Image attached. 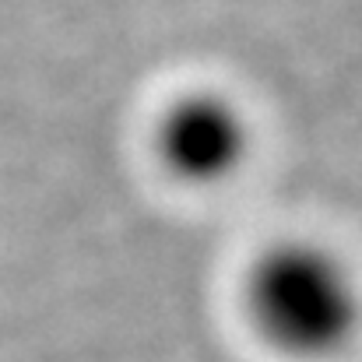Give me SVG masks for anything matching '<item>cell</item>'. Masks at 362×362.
I'll list each match as a JSON object with an SVG mask.
<instances>
[{
    "instance_id": "6da1fadb",
    "label": "cell",
    "mask_w": 362,
    "mask_h": 362,
    "mask_svg": "<svg viewBox=\"0 0 362 362\" xmlns=\"http://www.w3.org/2000/svg\"><path fill=\"white\" fill-rule=\"evenodd\" d=\"M240 310L271 356L338 362L362 341V271L324 236H274L243 267Z\"/></svg>"
},
{
    "instance_id": "7a4b0ae2",
    "label": "cell",
    "mask_w": 362,
    "mask_h": 362,
    "mask_svg": "<svg viewBox=\"0 0 362 362\" xmlns=\"http://www.w3.org/2000/svg\"><path fill=\"white\" fill-rule=\"evenodd\" d=\"M148 144L169 180L194 190H215L246 169L253 151V120L236 95L194 85L155 110Z\"/></svg>"
}]
</instances>
